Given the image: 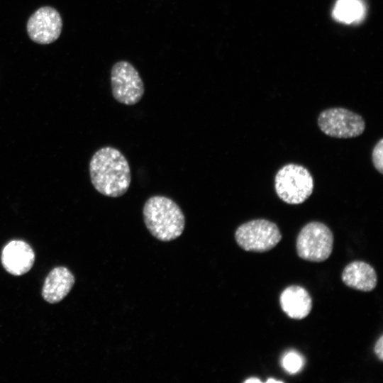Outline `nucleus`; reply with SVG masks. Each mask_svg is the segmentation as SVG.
<instances>
[{"mask_svg": "<svg viewBox=\"0 0 383 383\" xmlns=\"http://www.w3.org/2000/svg\"><path fill=\"white\" fill-rule=\"evenodd\" d=\"M89 170L93 187L106 196H121L130 187L129 164L123 154L115 148L99 149L90 160Z\"/></svg>", "mask_w": 383, "mask_h": 383, "instance_id": "f257e3e1", "label": "nucleus"}, {"mask_svg": "<svg viewBox=\"0 0 383 383\" xmlns=\"http://www.w3.org/2000/svg\"><path fill=\"white\" fill-rule=\"evenodd\" d=\"M146 228L156 239L167 242L179 238L184 231L185 217L172 199L160 195L150 197L143 209Z\"/></svg>", "mask_w": 383, "mask_h": 383, "instance_id": "f03ea898", "label": "nucleus"}, {"mask_svg": "<svg viewBox=\"0 0 383 383\" xmlns=\"http://www.w3.org/2000/svg\"><path fill=\"white\" fill-rule=\"evenodd\" d=\"M278 197L288 204H300L309 198L313 190V179L304 167L289 163L281 167L274 177Z\"/></svg>", "mask_w": 383, "mask_h": 383, "instance_id": "7ed1b4c3", "label": "nucleus"}, {"mask_svg": "<svg viewBox=\"0 0 383 383\" xmlns=\"http://www.w3.org/2000/svg\"><path fill=\"white\" fill-rule=\"evenodd\" d=\"M333 235L331 230L319 221L306 223L299 231L296 240L298 256L302 260L321 262L326 260L333 251Z\"/></svg>", "mask_w": 383, "mask_h": 383, "instance_id": "20e7f679", "label": "nucleus"}, {"mask_svg": "<svg viewBox=\"0 0 383 383\" xmlns=\"http://www.w3.org/2000/svg\"><path fill=\"white\" fill-rule=\"evenodd\" d=\"M276 223L267 219H254L239 226L235 232L237 244L244 250L265 252L274 248L282 240Z\"/></svg>", "mask_w": 383, "mask_h": 383, "instance_id": "39448f33", "label": "nucleus"}, {"mask_svg": "<svg viewBox=\"0 0 383 383\" xmlns=\"http://www.w3.org/2000/svg\"><path fill=\"white\" fill-rule=\"evenodd\" d=\"M111 87L116 101L125 105L138 103L145 92L143 79L136 68L129 62H116L111 70Z\"/></svg>", "mask_w": 383, "mask_h": 383, "instance_id": "423d86ee", "label": "nucleus"}, {"mask_svg": "<svg viewBox=\"0 0 383 383\" xmlns=\"http://www.w3.org/2000/svg\"><path fill=\"white\" fill-rule=\"evenodd\" d=\"M318 126L328 136L350 138L357 137L364 132L365 122L360 115L344 108L335 107L321 112Z\"/></svg>", "mask_w": 383, "mask_h": 383, "instance_id": "0eeeda50", "label": "nucleus"}, {"mask_svg": "<svg viewBox=\"0 0 383 383\" xmlns=\"http://www.w3.org/2000/svg\"><path fill=\"white\" fill-rule=\"evenodd\" d=\"M62 29V17L57 9L43 6L29 17L26 30L33 42L46 45L55 42L60 37Z\"/></svg>", "mask_w": 383, "mask_h": 383, "instance_id": "6e6552de", "label": "nucleus"}, {"mask_svg": "<svg viewBox=\"0 0 383 383\" xmlns=\"http://www.w3.org/2000/svg\"><path fill=\"white\" fill-rule=\"evenodd\" d=\"M35 254L25 241L13 240L3 249L1 262L4 269L16 276L28 272L33 265Z\"/></svg>", "mask_w": 383, "mask_h": 383, "instance_id": "1a4fd4ad", "label": "nucleus"}, {"mask_svg": "<svg viewBox=\"0 0 383 383\" xmlns=\"http://www.w3.org/2000/svg\"><path fill=\"white\" fill-rule=\"evenodd\" d=\"M282 311L291 318H306L312 309V299L309 292L299 285L285 288L279 296Z\"/></svg>", "mask_w": 383, "mask_h": 383, "instance_id": "9d476101", "label": "nucleus"}, {"mask_svg": "<svg viewBox=\"0 0 383 383\" xmlns=\"http://www.w3.org/2000/svg\"><path fill=\"white\" fill-rule=\"evenodd\" d=\"M341 279L348 287L365 292L372 291L377 284V275L373 267L360 260L348 263L342 272Z\"/></svg>", "mask_w": 383, "mask_h": 383, "instance_id": "9b49d317", "label": "nucleus"}, {"mask_svg": "<svg viewBox=\"0 0 383 383\" xmlns=\"http://www.w3.org/2000/svg\"><path fill=\"white\" fill-rule=\"evenodd\" d=\"M74 277L65 267H57L50 271L45 279L42 295L43 299L55 304L62 300L72 289Z\"/></svg>", "mask_w": 383, "mask_h": 383, "instance_id": "f8f14e48", "label": "nucleus"}, {"mask_svg": "<svg viewBox=\"0 0 383 383\" xmlns=\"http://www.w3.org/2000/svg\"><path fill=\"white\" fill-rule=\"evenodd\" d=\"M364 9L357 0H338L333 11L334 18L340 22L350 23L360 20Z\"/></svg>", "mask_w": 383, "mask_h": 383, "instance_id": "ddd939ff", "label": "nucleus"}, {"mask_svg": "<svg viewBox=\"0 0 383 383\" xmlns=\"http://www.w3.org/2000/svg\"><path fill=\"white\" fill-rule=\"evenodd\" d=\"M282 365L288 373L296 374L302 368L304 360L298 353L289 351L283 356Z\"/></svg>", "mask_w": 383, "mask_h": 383, "instance_id": "4468645a", "label": "nucleus"}, {"mask_svg": "<svg viewBox=\"0 0 383 383\" xmlns=\"http://www.w3.org/2000/svg\"><path fill=\"white\" fill-rule=\"evenodd\" d=\"M372 163L375 169L383 174V139L381 138L374 145L372 152Z\"/></svg>", "mask_w": 383, "mask_h": 383, "instance_id": "2eb2a0df", "label": "nucleus"}, {"mask_svg": "<svg viewBox=\"0 0 383 383\" xmlns=\"http://www.w3.org/2000/svg\"><path fill=\"white\" fill-rule=\"evenodd\" d=\"M374 352L380 361H383V335L379 338L375 343Z\"/></svg>", "mask_w": 383, "mask_h": 383, "instance_id": "dca6fc26", "label": "nucleus"}, {"mask_svg": "<svg viewBox=\"0 0 383 383\" xmlns=\"http://www.w3.org/2000/svg\"><path fill=\"white\" fill-rule=\"evenodd\" d=\"M245 383H261L262 381L257 377H250L244 381Z\"/></svg>", "mask_w": 383, "mask_h": 383, "instance_id": "f3484780", "label": "nucleus"}, {"mask_svg": "<svg viewBox=\"0 0 383 383\" xmlns=\"http://www.w3.org/2000/svg\"><path fill=\"white\" fill-rule=\"evenodd\" d=\"M272 382H279V383L281 382L282 383L283 382L281 380L273 379V378H270L266 381V383H272Z\"/></svg>", "mask_w": 383, "mask_h": 383, "instance_id": "a211bd4d", "label": "nucleus"}]
</instances>
